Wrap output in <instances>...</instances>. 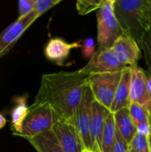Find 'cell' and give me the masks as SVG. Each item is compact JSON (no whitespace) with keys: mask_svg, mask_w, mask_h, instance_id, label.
Instances as JSON below:
<instances>
[{"mask_svg":"<svg viewBox=\"0 0 151 152\" xmlns=\"http://www.w3.org/2000/svg\"><path fill=\"white\" fill-rule=\"evenodd\" d=\"M89 76L79 69L44 74L35 103H47L58 119L76 125L77 108L88 86Z\"/></svg>","mask_w":151,"mask_h":152,"instance_id":"6da1fadb","label":"cell"},{"mask_svg":"<svg viewBox=\"0 0 151 152\" xmlns=\"http://www.w3.org/2000/svg\"><path fill=\"white\" fill-rule=\"evenodd\" d=\"M147 0H117L114 13L124 32L137 42L145 30L144 14Z\"/></svg>","mask_w":151,"mask_h":152,"instance_id":"7a4b0ae2","label":"cell"},{"mask_svg":"<svg viewBox=\"0 0 151 152\" xmlns=\"http://www.w3.org/2000/svg\"><path fill=\"white\" fill-rule=\"evenodd\" d=\"M57 120L58 118L50 105L33 102L28 107V114L21 126V132L18 136L27 139L43 134L51 130Z\"/></svg>","mask_w":151,"mask_h":152,"instance_id":"3957f363","label":"cell"},{"mask_svg":"<svg viewBox=\"0 0 151 152\" xmlns=\"http://www.w3.org/2000/svg\"><path fill=\"white\" fill-rule=\"evenodd\" d=\"M97 41L100 49L111 48L115 41L124 34L114 13L113 4L104 2L97 10Z\"/></svg>","mask_w":151,"mask_h":152,"instance_id":"277c9868","label":"cell"},{"mask_svg":"<svg viewBox=\"0 0 151 152\" xmlns=\"http://www.w3.org/2000/svg\"><path fill=\"white\" fill-rule=\"evenodd\" d=\"M122 71L93 74L89 76L88 86L93 99L108 110H110L112 105Z\"/></svg>","mask_w":151,"mask_h":152,"instance_id":"5b68a950","label":"cell"},{"mask_svg":"<svg viewBox=\"0 0 151 152\" xmlns=\"http://www.w3.org/2000/svg\"><path fill=\"white\" fill-rule=\"evenodd\" d=\"M127 66L124 65L117 57L111 48H98L89 59L88 63L79 70L88 76L93 74L111 73L124 70Z\"/></svg>","mask_w":151,"mask_h":152,"instance_id":"8992f818","label":"cell"},{"mask_svg":"<svg viewBox=\"0 0 151 152\" xmlns=\"http://www.w3.org/2000/svg\"><path fill=\"white\" fill-rule=\"evenodd\" d=\"M39 16L35 10L29 13L18 17V19L10 24L0 34V58L4 56L18 42L24 32L33 24Z\"/></svg>","mask_w":151,"mask_h":152,"instance_id":"52a82bcc","label":"cell"},{"mask_svg":"<svg viewBox=\"0 0 151 152\" xmlns=\"http://www.w3.org/2000/svg\"><path fill=\"white\" fill-rule=\"evenodd\" d=\"M93 96L89 86L85 88L76 115V128L79 135L83 149L92 151L90 138V123L92 115V103Z\"/></svg>","mask_w":151,"mask_h":152,"instance_id":"ba28073f","label":"cell"},{"mask_svg":"<svg viewBox=\"0 0 151 152\" xmlns=\"http://www.w3.org/2000/svg\"><path fill=\"white\" fill-rule=\"evenodd\" d=\"M130 102L137 103L151 114V94L147 87L148 76L138 65L130 67Z\"/></svg>","mask_w":151,"mask_h":152,"instance_id":"9c48e42d","label":"cell"},{"mask_svg":"<svg viewBox=\"0 0 151 152\" xmlns=\"http://www.w3.org/2000/svg\"><path fill=\"white\" fill-rule=\"evenodd\" d=\"M51 130L64 152H82L84 150L75 125L58 119Z\"/></svg>","mask_w":151,"mask_h":152,"instance_id":"30bf717a","label":"cell"},{"mask_svg":"<svg viewBox=\"0 0 151 152\" xmlns=\"http://www.w3.org/2000/svg\"><path fill=\"white\" fill-rule=\"evenodd\" d=\"M111 49L118 60L127 67L137 65L142 54L138 42L125 34L121 35L115 41Z\"/></svg>","mask_w":151,"mask_h":152,"instance_id":"8fae6325","label":"cell"},{"mask_svg":"<svg viewBox=\"0 0 151 152\" xmlns=\"http://www.w3.org/2000/svg\"><path fill=\"white\" fill-rule=\"evenodd\" d=\"M81 48L79 41L69 43L61 37L51 38L44 48L45 58L59 66H63L65 61L70 54L71 50Z\"/></svg>","mask_w":151,"mask_h":152,"instance_id":"7c38bea8","label":"cell"},{"mask_svg":"<svg viewBox=\"0 0 151 152\" xmlns=\"http://www.w3.org/2000/svg\"><path fill=\"white\" fill-rule=\"evenodd\" d=\"M109 112V110H108L93 99L92 103V115L90 123V138L92 151L93 152L100 151L101 134L105 120Z\"/></svg>","mask_w":151,"mask_h":152,"instance_id":"4fadbf2b","label":"cell"},{"mask_svg":"<svg viewBox=\"0 0 151 152\" xmlns=\"http://www.w3.org/2000/svg\"><path fill=\"white\" fill-rule=\"evenodd\" d=\"M130 67L125 68L122 71V76L116 90L114 100L109 111L115 113L119 110L128 108L130 104Z\"/></svg>","mask_w":151,"mask_h":152,"instance_id":"5bb4252c","label":"cell"},{"mask_svg":"<svg viewBox=\"0 0 151 152\" xmlns=\"http://www.w3.org/2000/svg\"><path fill=\"white\" fill-rule=\"evenodd\" d=\"M117 132L129 145L136 134V126L130 115L128 108H125L113 113Z\"/></svg>","mask_w":151,"mask_h":152,"instance_id":"9a60e30c","label":"cell"},{"mask_svg":"<svg viewBox=\"0 0 151 152\" xmlns=\"http://www.w3.org/2000/svg\"><path fill=\"white\" fill-rule=\"evenodd\" d=\"M37 152H64L52 130L26 139Z\"/></svg>","mask_w":151,"mask_h":152,"instance_id":"2e32d148","label":"cell"},{"mask_svg":"<svg viewBox=\"0 0 151 152\" xmlns=\"http://www.w3.org/2000/svg\"><path fill=\"white\" fill-rule=\"evenodd\" d=\"M28 110L26 97H18L15 99L14 107L12 110V130L13 134L19 135L21 132V126Z\"/></svg>","mask_w":151,"mask_h":152,"instance_id":"e0dca14e","label":"cell"},{"mask_svg":"<svg viewBox=\"0 0 151 152\" xmlns=\"http://www.w3.org/2000/svg\"><path fill=\"white\" fill-rule=\"evenodd\" d=\"M116 141V126L113 113L109 112L108 115L102 134H101V141L100 146V152H112L114 143Z\"/></svg>","mask_w":151,"mask_h":152,"instance_id":"ac0fdd59","label":"cell"},{"mask_svg":"<svg viewBox=\"0 0 151 152\" xmlns=\"http://www.w3.org/2000/svg\"><path fill=\"white\" fill-rule=\"evenodd\" d=\"M138 45L143 53L146 65L148 67L150 75H151V28H147L143 31L141 38L138 41Z\"/></svg>","mask_w":151,"mask_h":152,"instance_id":"d6986e66","label":"cell"},{"mask_svg":"<svg viewBox=\"0 0 151 152\" xmlns=\"http://www.w3.org/2000/svg\"><path fill=\"white\" fill-rule=\"evenodd\" d=\"M128 110L135 126H138L143 123H148L150 121L151 114L142 106L134 102H130Z\"/></svg>","mask_w":151,"mask_h":152,"instance_id":"ffe728a7","label":"cell"},{"mask_svg":"<svg viewBox=\"0 0 151 152\" xmlns=\"http://www.w3.org/2000/svg\"><path fill=\"white\" fill-rule=\"evenodd\" d=\"M102 4L101 0H77V10L80 15H86L98 10Z\"/></svg>","mask_w":151,"mask_h":152,"instance_id":"44dd1931","label":"cell"},{"mask_svg":"<svg viewBox=\"0 0 151 152\" xmlns=\"http://www.w3.org/2000/svg\"><path fill=\"white\" fill-rule=\"evenodd\" d=\"M129 147L133 149L136 152H150L147 136H142L138 134L133 136V140L129 143Z\"/></svg>","mask_w":151,"mask_h":152,"instance_id":"7402d4cb","label":"cell"},{"mask_svg":"<svg viewBox=\"0 0 151 152\" xmlns=\"http://www.w3.org/2000/svg\"><path fill=\"white\" fill-rule=\"evenodd\" d=\"M61 1L63 0H37L34 10L38 16H41Z\"/></svg>","mask_w":151,"mask_h":152,"instance_id":"603a6c76","label":"cell"},{"mask_svg":"<svg viewBox=\"0 0 151 152\" xmlns=\"http://www.w3.org/2000/svg\"><path fill=\"white\" fill-rule=\"evenodd\" d=\"M82 53L84 58L90 59L95 53V41L93 37H86L81 44Z\"/></svg>","mask_w":151,"mask_h":152,"instance_id":"cb8c5ba5","label":"cell"},{"mask_svg":"<svg viewBox=\"0 0 151 152\" xmlns=\"http://www.w3.org/2000/svg\"><path fill=\"white\" fill-rule=\"evenodd\" d=\"M36 1L37 0H19L18 3L19 17L24 16L29 13L31 11H33Z\"/></svg>","mask_w":151,"mask_h":152,"instance_id":"d4e9b609","label":"cell"},{"mask_svg":"<svg viewBox=\"0 0 151 152\" xmlns=\"http://www.w3.org/2000/svg\"><path fill=\"white\" fill-rule=\"evenodd\" d=\"M112 152H128V144L116 130V141Z\"/></svg>","mask_w":151,"mask_h":152,"instance_id":"484cf974","label":"cell"},{"mask_svg":"<svg viewBox=\"0 0 151 152\" xmlns=\"http://www.w3.org/2000/svg\"><path fill=\"white\" fill-rule=\"evenodd\" d=\"M144 24H145V29L151 28V0H147L145 14H144Z\"/></svg>","mask_w":151,"mask_h":152,"instance_id":"4316f807","label":"cell"},{"mask_svg":"<svg viewBox=\"0 0 151 152\" xmlns=\"http://www.w3.org/2000/svg\"><path fill=\"white\" fill-rule=\"evenodd\" d=\"M149 132H150V121L148 123H143L136 126V134L142 136H148Z\"/></svg>","mask_w":151,"mask_h":152,"instance_id":"83f0119b","label":"cell"},{"mask_svg":"<svg viewBox=\"0 0 151 152\" xmlns=\"http://www.w3.org/2000/svg\"><path fill=\"white\" fill-rule=\"evenodd\" d=\"M148 139V144H149V151L151 152V117L150 118V132L147 136Z\"/></svg>","mask_w":151,"mask_h":152,"instance_id":"f1b7e54d","label":"cell"},{"mask_svg":"<svg viewBox=\"0 0 151 152\" xmlns=\"http://www.w3.org/2000/svg\"><path fill=\"white\" fill-rule=\"evenodd\" d=\"M6 119H5V118L4 117V115H2V114H0V129L1 128H3L5 125H6Z\"/></svg>","mask_w":151,"mask_h":152,"instance_id":"f546056e","label":"cell"},{"mask_svg":"<svg viewBox=\"0 0 151 152\" xmlns=\"http://www.w3.org/2000/svg\"><path fill=\"white\" fill-rule=\"evenodd\" d=\"M147 87H148L149 92L151 94V75H150V77H148V79H147Z\"/></svg>","mask_w":151,"mask_h":152,"instance_id":"4dcf8cb0","label":"cell"},{"mask_svg":"<svg viewBox=\"0 0 151 152\" xmlns=\"http://www.w3.org/2000/svg\"><path fill=\"white\" fill-rule=\"evenodd\" d=\"M128 152H136L133 149H132L131 147H129V145H128Z\"/></svg>","mask_w":151,"mask_h":152,"instance_id":"1f68e13d","label":"cell"},{"mask_svg":"<svg viewBox=\"0 0 151 152\" xmlns=\"http://www.w3.org/2000/svg\"><path fill=\"white\" fill-rule=\"evenodd\" d=\"M107 1H108V2H109L110 4H114V3H116L117 0H107Z\"/></svg>","mask_w":151,"mask_h":152,"instance_id":"d6a6232c","label":"cell"},{"mask_svg":"<svg viewBox=\"0 0 151 152\" xmlns=\"http://www.w3.org/2000/svg\"><path fill=\"white\" fill-rule=\"evenodd\" d=\"M106 1H107V0H101V2H102V3H104V2H106Z\"/></svg>","mask_w":151,"mask_h":152,"instance_id":"836d02e7","label":"cell"}]
</instances>
